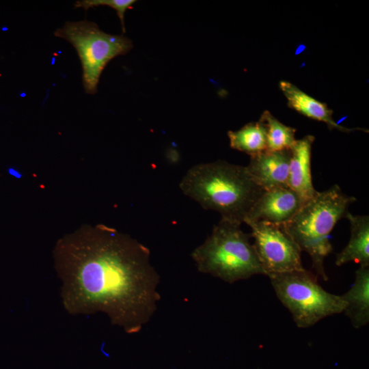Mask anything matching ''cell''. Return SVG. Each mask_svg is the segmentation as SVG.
Masks as SVG:
<instances>
[{
  "label": "cell",
  "mask_w": 369,
  "mask_h": 369,
  "mask_svg": "<svg viewBox=\"0 0 369 369\" xmlns=\"http://www.w3.org/2000/svg\"><path fill=\"white\" fill-rule=\"evenodd\" d=\"M314 137L306 135L297 139L290 149L288 186L299 197L303 204L317 193L311 172L312 148Z\"/></svg>",
  "instance_id": "30bf717a"
},
{
  "label": "cell",
  "mask_w": 369,
  "mask_h": 369,
  "mask_svg": "<svg viewBox=\"0 0 369 369\" xmlns=\"http://www.w3.org/2000/svg\"><path fill=\"white\" fill-rule=\"evenodd\" d=\"M54 35L70 42L76 49L82 66V81L86 94H95L102 70L114 57L128 53L132 41L123 35L100 30L87 20L66 22Z\"/></svg>",
  "instance_id": "8992f818"
},
{
  "label": "cell",
  "mask_w": 369,
  "mask_h": 369,
  "mask_svg": "<svg viewBox=\"0 0 369 369\" xmlns=\"http://www.w3.org/2000/svg\"><path fill=\"white\" fill-rule=\"evenodd\" d=\"M279 86L287 100L289 107L307 118L324 122L329 130L336 129L344 133L357 130L368 132L366 129L350 128L339 124L333 118V111L326 104L310 96L292 83L282 81Z\"/></svg>",
  "instance_id": "8fae6325"
},
{
  "label": "cell",
  "mask_w": 369,
  "mask_h": 369,
  "mask_svg": "<svg viewBox=\"0 0 369 369\" xmlns=\"http://www.w3.org/2000/svg\"><path fill=\"white\" fill-rule=\"evenodd\" d=\"M136 1L135 0H80L74 3L75 8H83L87 10L90 8L100 5H107L113 8L120 20L123 33H125L124 14Z\"/></svg>",
  "instance_id": "2e32d148"
},
{
  "label": "cell",
  "mask_w": 369,
  "mask_h": 369,
  "mask_svg": "<svg viewBox=\"0 0 369 369\" xmlns=\"http://www.w3.org/2000/svg\"><path fill=\"white\" fill-rule=\"evenodd\" d=\"M345 217L350 223V239L337 254L336 264L340 266L354 262L360 266H369V217L348 212Z\"/></svg>",
  "instance_id": "7c38bea8"
},
{
  "label": "cell",
  "mask_w": 369,
  "mask_h": 369,
  "mask_svg": "<svg viewBox=\"0 0 369 369\" xmlns=\"http://www.w3.org/2000/svg\"><path fill=\"white\" fill-rule=\"evenodd\" d=\"M9 174L12 175L13 176H14L16 178H20V174L18 171H16L13 168H10L9 169Z\"/></svg>",
  "instance_id": "e0dca14e"
},
{
  "label": "cell",
  "mask_w": 369,
  "mask_h": 369,
  "mask_svg": "<svg viewBox=\"0 0 369 369\" xmlns=\"http://www.w3.org/2000/svg\"><path fill=\"white\" fill-rule=\"evenodd\" d=\"M248 226L265 275L304 269L301 251L283 225L256 222Z\"/></svg>",
  "instance_id": "52a82bcc"
},
{
  "label": "cell",
  "mask_w": 369,
  "mask_h": 369,
  "mask_svg": "<svg viewBox=\"0 0 369 369\" xmlns=\"http://www.w3.org/2000/svg\"><path fill=\"white\" fill-rule=\"evenodd\" d=\"M290 150H266L250 156L246 169L253 180L262 189L288 186Z\"/></svg>",
  "instance_id": "9c48e42d"
},
{
  "label": "cell",
  "mask_w": 369,
  "mask_h": 369,
  "mask_svg": "<svg viewBox=\"0 0 369 369\" xmlns=\"http://www.w3.org/2000/svg\"><path fill=\"white\" fill-rule=\"evenodd\" d=\"M355 278L351 288L340 296L345 302L343 312L358 329L369 322V266H359Z\"/></svg>",
  "instance_id": "4fadbf2b"
},
{
  "label": "cell",
  "mask_w": 369,
  "mask_h": 369,
  "mask_svg": "<svg viewBox=\"0 0 369 369\" xmlns=\"http://www.w3.org/2000/svg\"><path fill=\"white\" fill-rule=\"evenodd\" d=\"M356 198L344 193L338 184L319 192L304 203L296 214L283 224L301 251L312 260L316 275L328 280L324 262L332 251L329 234L337 222L345 217Z\"/></svg>",
  "instance_id": "3957f363"
},
{
  "label": "cell",
  "mask_w": 369,
  "mask_h": 369,
  "mask_svg": "<svg viewBox=\"0 0 369 369\" xmlns=\"http://www.w3.org/2000/svg\"><path fill=\"white\" fill-rule=\"evenodd\" d=\"M302 205L299 197L288 187L263 190L244 223L247 225L256 222L283 225Z\"/></svg>",
  "instance_id": "ba28073f"
},
{
  "label": "cell",
  "mask_w": 369,
  "mask_h": 369,
  "mask_svg": "<svg viewBox=\"0 0 369 369\" xmlns=\"http://www.w3.org/2000/svg\"><path fill=\"white\" fill-rule=\"evenodd\" d=\"M181 191L221 219L241 224L263 190L246 167L226 161L202 163L190 167L179 183Z\"/></svg>",
  "instance_id": "7a4b0ae2"
},
{
  "label": "cell",
  "mask_w": 369,
  "mask_h": 369,
  "mask_svg": "<svg viewBox=\"0 0 369 369\" xmlns=\"http://www.w3.org/2000/svg\"><path fill=\"white\" fill-rule=\"evenodd\" d=\"M61 297L71 314L102 313L127 333L139 332L157 310L160 277L149 249L104 224H85L53 249Z\"/></svg>",
  "instance_id": "6da1fadb"
},
{
  "label": "cell",
  "mask_w": 369,
  "mask_h": 369,
  "mask_svg": "<svg viewBox=\"0 0 369 369\" xmlns=\"http://www.w3.org/2000/svg\"><path fill=\"white\" fill-rule=\"evenodd\" d=\"M266 131V146L269 151L290 150L296 141L295 128L286 126L264 111L260 119Z\"/></svg>",
  "instance_id": "9a60e30c"
},
{
  "label": "cell",
  "mask_w": 369,
  "mask_h": 369,
  "mask_svg": "<svg viewBox=\"0 0 369 369\" xmlns=\"http://www.w3.org/2000/svg\"><path fill=\"white\" fill-rule=\"evenodd\" d=\"M238 223L220 219L210 235L191 256L199 272L229 284L265 275L250 234Z\"/></svg>",
  "instance_id": "277c9868"
},
{
  "label": "cell",
  "mask_w": 369,
  "mask_h": 369,
  "mask_svg": "<svg viewBox=\"0 0 369 369\" xmlns=\"http://www.w3.org/2000/svg\"><path fill=\"white\" fill-rule=\"evenodd\" d=\"M228 137L232 149L246 153L250 156L267 150L266 131L260 120L256 122H249L239 130L229 131Z\"/></svg>",
  "instance_id": "5bb4252c"
},
{
  "label": "cell",
  "mask_w": 369,
  "mask_h": 369,
  "mask_svg": "<svg viewBox=\"0 0 369 369\" xmlns=\"http://www.w3.org/2000/svg\"><path fill=\"white\" fill-rule=\"evenodd\" d=\"M269 277L277 297L298 327H310L344 311L345 302L341 296L326 291L318 283L317 275L305 269Z\"/></svg>",
  "instance_id": "5b68a950"
}]
</instances>
